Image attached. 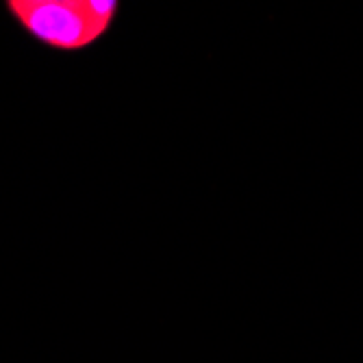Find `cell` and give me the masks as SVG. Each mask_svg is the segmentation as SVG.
<instances>
[{"instance_id": "1", "label": "cell", "mask_w": 363, "mask_h": 363, "mask_svg": "<svg viewBox=\"0 0 363 363\" xmlns=\"http://www.w3.org/2000/svg\"><path fill=\"white\" fill-rule=\"evenodd\" d=\"M5 9L30 40L70 55L103 42L120 16L116 0H7Z\"/></svg>"}]
</instances>
